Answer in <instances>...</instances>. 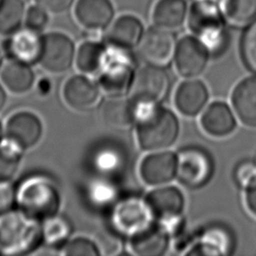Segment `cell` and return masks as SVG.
<instances>
[{
	"instance_id": "obj_1",
	"label": "cell",
	"mask_w": 256,
	"mask_h": 256,
	"mask_svg": "<svg viewBox=\"0 0 256 256\" xmlns=\"http://www.w3.org/2000/svg\"><path fill=\"white\" fill-rule=\"evenodd\" d=\"M134 102V124L139 146L145 151H160L177 139L179 122L175 114L159 103Z\"/></svg>"
},
{
	"instance_id": "obj_2",
	"label": "cell",
	"mask_w": 256,
	"mask_h": 256,
	"mask_svg": "<svg viewBox=\"0 0 256 256\" xmlns=\"http://www.w3.org/2000/svg\"><path fill=\"white\" fill-rule=\"evenodd\" d=\"M16 206L26 215L42 222L59 213V187L48 175H29L16 186Z\"/></svg>"
},
{
	"instance_id": "obj_3",
	"label": "cell",
	"mask_w": 256,
	"mask_h": 256,
	"mask_svg": "<svg viewBox=\"0 0 256 256\" xmlns=\"http://www.w3.org/2000/svg\"><path fill=\"white\" fill-rule=\"evenodd\" d=\"M43 243L42 222L19 209L0 215V253L26 255Z\"/></svg>"
},
{
	"instance_id": "obj_4",
	"label": "cell",
	"mask_w": 256,
	"mask_h": 256,
	"mask_svg": "<svg viewBox=\"0 0 256 256\" xmlns=\"http://www.w3.org/2000/svg\"><path fill=\"white\" fill-rule=\"evenodd\" d=\"M222 1L194 0L190 10L189 26L209 53L219 52L225 44Z\"/></svg>"
},
{
	"instance_id": "obj_5",
	"label": "cell",
	"mask_w": 256,
	"mask_h": 256,
	"mask_svg": "<svg viewBox=\"0 0 256 256\" xmlns=\"http://www.w3.org/2000/svg\"><path fill=\"white\" fill-rule=\"evenodd\" d=\"M154 222L155 217L145 198L128 196L112 206L110 224L118 235L130 239L153 226Z\"/></svg>"
},
{
	"instance_id": "obj_6",
	"label": "cell",
	"mask_w": 256,
	"mask_h": 256,
	"mask_svg": "<svg viewBox=\"0 0 256 256\" xmlns=\"http://www.w3.org/2000/svg\"><path fill=\"white\" fill-rule=\"evenodd\" d=\"M134 63L127 49L115 46L107 48L104 67L98 74V85L107 96H125L129 94L133 77Z\"/></svg>"
},
{
	"instance_id": "obj_7",
	"label": "cell",
	"mask_w": 256,
	"mask_h": 256,
	"mask_svg": "<svg viewBox=\"0 0 256 256\" xmlns=\"http://www.w3.org/2000/svg\"><path fill=\"white\" fill-rule=\"evenodd\" d=\"M170 88V78L163 67L146 64L135 73L130 97L135 102L160 103Z\"/></svg>"
},
{
	"instance_id": "obj_8",
	"label": "cell",
	"mask_w": 256,
	"mask_h": 256,
	"mask_svg": "<svg viewBox=\"0 0 256 256\" xmlns=\"http://www.w3.org/2000/svg\"><path fill=\"white\" fill-rule=\"evenodd\" d=\"M176 177L189 188H200L211 178L213 162L209 154L198 147H187L177 155Z\"/></svg>"
},
{
	"instance_id": "obj_9",
	"label": "cell",
	"mask_w": 256,
	"mask_h": 256,
	"mask_svg": "<svg viewBox=\"0 0 256 256\" xmlns=\"http://www.w3.org/2000/svg\"><path fill=\"white\" fill-rule=\"evenodd\" d=\"M74 42L65 34L52 32L43 36L39 64L47 72L62 74L70 70L75 62Z\"/></svg>"
},
{
	"instance_id": "obj_10",
	"label": "cell",
	"mask_w": 256,
	"mask_h": 256,
	"mask_svg": "<svg viewBox=\"0 0 256 256\" xmlns=\"http://www.w3.org/2000/svg\"><path fill=\"white\" fill-rule=\"evenodd\" d=\"M102 91L89 75L75 74L63 85L62 97L65 104L76 112H86L94 109L101 102Z\"/></svg>"
},
{
	"instance_id": "obj_11",
	"label": "cell",
	"mask_w": 256,
	"mask_h": 256,
	"mask_svg": "<svg viewBox=\"0 0 256 256\" xmlns=\"http://www.w3.org/2000/svg\"><path fill=\"white\" fill-rule=\"evenodd\" d=\"M176 43L173 34L158 26L150 28L142 35L138 43L140 57L155 66L164 67L174 58Z\"/></svg>"
},
{
	"instance_id": "obj_12",
	"label": "cell",
	"mask_w": 256,
	"mask_h": 256,
	"mask_svg": "<svg viewBox=\"0 0 256 256\" xmlns=\"http://www.w3.org/2000/svg\"><path fill=\"white\" fill-rule=\"evenodd\" d=\"M4 127V138L17 145L24 152L37 145L43 135L41 119L30 111H18L12 114Z\"/></svg>"
},
{
	"instance_id": "obj_13",
	"label": "cell",
	"mask_w": 256,
	"mask_h": 256,
	"mask_svg": "<svg viewBox=\"0 0 256 256\" xmlns=\"http://www.w3.org/2000/svg\"><path fill=\"white\" fill-rule=\"evenodd\" d=\"M209 51L195 37L185 36L176 44L174 62L177 72L185 78L200 75L207 66Z\"/></svg>"
},
{
	"instance_id": "obj_14",
	"label": "cell",
	"mask_w": 256,
	"mask_h": 256,
	"mask_svg": "<svg viewBox=\"0 0 256 256\" xmlns=\"http://www.w3.org/2000/svg\"><path fill=\"white\" fill-rule=\"evenodd\" d=\"M176 155L169 151H153L144 157L139 173L142 180L150 186H161L169 183L176 176Z\"/></svg>"
},
{
	"instance_id": "obj_15",
	"label": "cell",
	"mask_w": 256,
	"mask_h": 256,
	"mask_svg": "<svg viewBox=\"0 0 256 256\" xmlns=\"http://www.w3.org/2000/svg\"><path fill=\"white\" fill-rule=\"evenodd\" d=\"M43 46V37L30 28L19 29L8 39L5 50L9 59L28 65L39 64Z\"/></svg>"
},
{
	"instance_id": "obj_16",
	"label": "cell",
	"mask_w": 256,
	"mask_h": 256,
	"mask_svg": "<svg viewBox=\"0 0 256 256\" xmlns=\"http://www.w3.org/2000/svg\"><path fill=\"white\" fill-rule=\"evenodd\" d=\"M156 222L182 216L184 196L174 186H157L145 197Z\"/></svg>"
},
{
	"instance_id": "obj_17",
	"label": "cell",
	"mask_w": 256,
	"mask_h": 256,
	"mask_svg": "<svg viewBox=\"0 0 256 256\" xmlns=\"http://www.w3.org/2000/svg\"><path fill=\"white\" fill-rule=\"evenodd\" d=\"M233 241L230 233L221 226L205 228L193 238L186 255H227L231 252Z\"/></svg>"
},
{
	"instance_id": "obj_18",
	"label": "cell",
	"mask_w": 256,
	"mask_h": 256,
	"mask_svg": "<svg viewBox=\"0 0 256 256\" xmlns=\"http://www.w3.org/2000/svg\"><path fill=\"white\" fill-rule=\"evenodd\" d=\"M208 97L209 93L205 84L200 80L189 78L177 87L174 102L181 114L192 117L204 109Z\"/></svg>"
},
{
	"instance_id": "obj_19",
	"label": "cell",
	"mask_w": 256,
	"mask_h": 256,
	"mask_svg": "<svg viewBox=\"0 0 256 256\" xmlns=\"http://www.w3.org/2000/svg\"><path fill=\"white\" fill-rule=\"evenodd\" d=\"M113 14L110 0H78L75 7L77 21L90 31L104 29L110 23Z\"/></svg>"
},
{
	"instance_id": "obj_20",
	"label": "cell",
	"mask_w": 256,
	"mask_h": 256,
	"mask_svg": "<svg viewBox=\"0 0 256 256\" xmlns=\"http://www.w3.org/2000/svg\"><path fill=\"white\" fill-rule=\"evenodd\" d=\"M203 130L213 137H225L236 128V118L230 107L220 101L209 104L200 119Z\"/></svg>"
},
{
	"instance_id": "obj_21",
	"label": "cell",
	"mask_w": 256,
	"mask_h": 256,
	"mask_svg": "<svg viewBox=\"0 0 256 256\" xmlns=\"http://www.w3.org/2000/svg\"><path fill=\"white\" fill-rule=\"evenodd\" d=\"M232 106L240 121L256 127V74L241 80L233 90Z\"/></svg>"
},
{
	"instance_id": "obj_22",
	"label": "cell",
	"mask_w": 256,
	"mask_h": 256,
	"mask_svg": "<svg viewBox=\"0 0 256 256\" xmlns=\"http://www.w3.org/2000/svg\"><path fill=\"white\" fill-rule=\"evenodd\" d=\"M0 82L12 94L22 95L34 88L36 75L31 65L9 59L0 69Z\"/></svg>"
},
{
	"instance_id": "obj_23",
	"label": "cell",
	"mask_w": 256,
	"mask_h": 256,
	"mask_svg": "<svg viewBox=\"0 0 256 256\" xmlns=\"http://www.w3.org/2000/svg\"><path fill=\"white\" fill-rule=\"evenodd\" d=\"M169 234L157 223L145 231L130 238V250L139 256H160L164 254L170 242Z\"/></svg>"
},
{
	"instance_id": "obj_24",
	"label": "cell",
	"mask_w": 256,
	"mask_h": 256,
	"mask_svg": "<svg viewBox=\"0 0 256 256\" xmlns=\"http://www.w3.org/2000/svg\"><path fill=\"white\" fill-rule=\"evenodd\" d=\"M143 27L139 19L132 15H123L116 19L107 32L110 45L122 49H131L138 45Z\"/></svg>"
},
{
	"instance_id": "obj_25",
	"label": "cell",
	"mask_w": 256,
	"mask_h": 256,
	"mask_svg": "<svg viewBox=\"0 0 256 256\" xmlns=\"http://www.w3.org/2000/svg\"><path fill=\"white\" fill-rule=\"evenodd\" d=\"M100 115L105 123L117 128L134 124V102L125 96L108 98L101 104Z\"/></svg>"
},
{
	"instance_id": "obj_26",
	"label": "cell",
	"mask_w": 256,
	"mask_h": 256,
	"mask_svg": "<svg viewBox=\"0 0 256 256\" xmlns=\"http://www.w3.org/2000/svg\"><path fill=\"white\" fill-rule=\"evenodd\" d=\"M107 48L96 41L83 42L75 53L77 70L86 75H98L105 65Z\"/></svg>"
},
{
	"instance_id": "obj_27",
	"label": "cell",
	"mask_w": 256,
	"mask_h": 256,
	"mask_svg": "<svg viewBox=\"0 0 256 256\" xmlns=\"http://www.w3.org/2000/svg\"><path fill=\"white\" fill-rule=\"evenodd\" d=\"M186 13L185 0H158L153 10V21L156 26L172 31L182 26Z\"/></svg>"
},
{
	"instance_id": "obj_28",
	"label": "cell",
	"mask_w": 256,
	"mask_h": 256,
	"mask_svg": "<svg viewBox=\"0 0 256 256\" xmlns=\"http://www.w3.org/2000/svg\"><path fill=\"white\" fill-rule=\"evenodd\" d=\"M73 232L71 222L59 213L42 221L43 243L53 248H61Z\"/></svg>"
},
{
	"instance_id": "obj_29",
	"label": "cell",
	"mask_w": 256,
	"mask_h": 256,
	"mask_svg": "<svg viewBox=\"0 0 256 256\" xmlns=\"http://www.w3.org/2000/svg\"><path fill=\"white\" fill-rule=\"evenodd\" d=\"M222 11L234 26L251 25L256 21V0H223Z\"/></svg>"
},
{
	"instance_id": "obj_30",
	"label": "cell",
	"mask_w": 256,
	"mask_h": 256,
	"mask_svg": "<svg viewBox=\"0 0 256 256\" xmlns=\"http://www.w3.org/2000/svg\"><path fill=\"white\" fill-rule=\"evenodd\" d=\"M24 19L22 0H1L0 2V35L10 36L21 27Z\"/></svg>"
},
{
	"instance_id": "obj_31",
	"label": "cell",
	"mask_w": 256,
	"mask_h": 256,
	"mask_svg": "<svg viewBox=\"0 0 256 256\" xmlns=\"http://www.w3.org/2000/svg\"><path fill=\"white\" fill-rule=\"evenodd\" d=\"M24 151L7 139L0 143V182L11 181L17 173Z\"/></svg>"
},
{
	"instance_id": "obj_32",
	"label": "cell",
	"mask_w": 256,
	"mask_h": 256,
	"mask_svg": "<svg viewBox=\"0 0 256 256\" xmlns=\"http://www.w3.org/2000/svg\"><path fill=\"white\" fill-rule=\"evenodd\" d=\"M86 197L89 203L97 208L113 206L117 201V190L115 185L106 179H94L87 185Z\"/></svg>"
},
{
	"instance_id": "obj_33",
	"label": "cell",
	"mask_w": 256,
	"mask_h": 256,
	"mask_svg": "<svg viewBox=\"0 0 256 256\" xmlns=\"http://www.w3.org/2000/svg\"><path fill=\"white\" fill-rule=\"evenodd\" d=\"M60 254L65 256H99L101 255L95 241L83 236L70 238L61 247Z\"/></svg>"
},
{
	"instance_id": "obj_34",
	"label": "cell",
	"mask_w": 256,
	"mask_h": 256,
	"mask_svg": "<svg viewBox=\"0 0 256 256\" xmlns=\"http://www.w3.org/2000/svg\"><path fill=\"white\" fill-rule=\"evenodd\" d=\"M240 50L246 67L256 74V21L245 31L241 40Z\"/></svg>"
},
{
	"instance_id": "obj_35",
	"label": "cell",
	"mask_w": 256,
	"mask_h": 256,
	"mask_svg": "<svg viewBox=\"0 0 256 256\" xmlns=\"http://www.w3.org/2000/svg\"><path fill=\"white\" fill-rule=\"evenodd\" d=\"M93 164L96 170L101 173H112L121 165V156L112 148H103L95 154Z\"/></svg>"
},
{
	"instance_id": "obj_36",
	"label": "cell",
	"mask_w": 256,
	"mask_h": 256,
	"mask_svg": "<svg viewBox=\"0 0 256 256\" xmlns=\"http://www.w3.org/2000/svg\"><path fill=\"white\" fill-rule=\"evenodd\" d=\"M234 180L241 189L248 190L256 185V162L241 161L234 170Z\"/></svg>"
},
{
	"instance_id": "obj_37",
	"label": "cell",
	"mask_w": 256,
	"mask_h": 256,
	"mask_svg": "<svg viewBox=\"0 0 256 256\" xmlns=\"http://www.w3.org/2000/svg\"><path fill=\"white\" fill-rule=\"evenodd\" d=\"M94 241L100 254H116L120 250V242L116 232H101Z\"/></svg>"
},
{
	"instance_id": "obj_38",
	"label": "cell",
	"mask_w": 256,
	"mask_h": 256,
	"mask_svg": "<svg viewBox=\"0 0 256 256\" xmlns=\"http://www.w3.org/2000/svg\"><path fill=\"white\" fill-rule=\"evenodd\" d=\"M26 26L35 31H41L48 22L46 10L40 6H32L28 9L25 17Z\"/></svg>"
},
{
	"instance_id": "obj_39",
	"label": "cell",
	"mask_w": 256,
	"mask_h": 256,
	"mask_svg": "<svg viewBox=\"0 0 256 256\" xmlns=\"http://www.w3.org/2000/svg\"><path fill=\"white\" fill-rule=\"evenodd\" d=\"M16 206V187L11 181L0 182V215Z\"/></svg>"
},
{
	"instance_id": "obj_40",
	"label": "cell",
	"mask_w": 256,
	"mask_h": 256,
	"mask_svg": "<svg viewBox=\"0 0 256 256\" xmlns=\"http://www.w3.org/2000/svg\"><path fill=\"white\" fill-rule=\"evenodd\" d=\"M38 6L51 13H62L66 11L73 0H35Z\"/></svg>"
},
{
	"instance_id": "obj_41",
	"label": "cell",
	"mask_w": 256,
	"mask_h": 256,
	"mask_svg": "<svg viewBox=\"0 0 256 256\" xmlns=\"http://www.w3.org/2000/svg\"><path fill=\"white\" fill-rule=\"evenodd\" d=\"M34 89L38 96L40 97H46L48 96L52 91V82L50 78L48 77H41L39 79H36Z\"/></svg>"
},
{
	"instance_id": "obj_42",
	"label": "cell",
	"mask_w": 256,
	"mask_h": 256,
	"mask_svg": "<svg viewBox=\"0 0 256 256\" xmlns=\"http://www.w3.org/2000/svg\"><path fill=\"white\" fill-rule=\"evenodd\" d=\"M246 204L249 211L256 216V185L248 190H246Z\"/></svg>"
},
{
	"instance_id": "obj_43",
	"label": "cell",
	"mask_w": 256,
	"mask_h": 256,
	"mask_svg": "<svg viewBox=\"0 0 256 256\" xmlns=\"http://www.w3.org/2000/svg\"><path fill=\"white\" fill-rule=\"evenodd\" d=\"M6 89L0 82V112L5 108L6 103H7V93Z\"/></svg>"
},
{
	"instance_id": "obj_44",
	"label": "cell",
	"mask_w": 256,
	"mask_h": 256,
	"mask_svg": "<svg viewBox=\"0 0 256 256\" xmlns=\"http://www.w3.org/2000/svg\"><path fill=\"white\" fill-rule=\"evenodd\" d=\"M4 137H5V127H4V124L0 120V143L3 141Z\"/></svg>"
},
{
	"instance_id": "obj_45",
	"label": "cell",
	"mask_w": 256,
	"mask_h": 256,
	"mask_svg": "<svg viewBox=\"0 0 256 256\" xmlns=\"http://www.w3.org/2000/svg\"><path fill=\"white\" fill-rule=\"evenodd\" d=\"M2 65H3V57H2V54H1V52H0V69H1Z\"/></svg>"
},
{
	"instance_id": "obj_46",
	"label": "cell",
	"mask_w": 256,
	"mask_h": 256,
	"mask_svg": "<svg viewBox=\"0 0 256 256\" xmlns=\"http://www.w3.org/2000/svg\"><path fill=\"white\" fill-rule=\"evenodd\" d=\"M0 2H1V0H0Z\"/></svg>"
}]
</instances>
